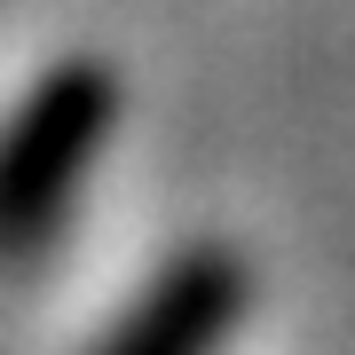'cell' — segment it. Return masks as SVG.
<instances>
[{
	"label": "cell",
	"mask_w": 355,
	"mask_h": 355,
	"mask_svg": "<svg viewBox=\"0 0 355 355\" xmlns=\"http://www.w3.org/2000/svg\"><path fill=\"white\" fill-rule=\"evenodd\" d=\"M103 127H111L103 64H64L24 95V111L0 127V253L55 237L87 158L103 150Z\"/></svg>",
	"instance_id": "1"
},
{
	"label": "cell",
	"mask_w": 355,
	"mask_h": 355,
	"mask_svg": "<svg viewBox=\"0 0 355 355\" xmlns=\"http://www.w3.org/2000/svg\"><path fill=\"white\" fill-rule=\"evenodd\" d=\"M245 308V268L237 253H182L150 292L119 316L103 355H214Z\"/></svg>",
	"instance_id": "2"
}]
</instances>
